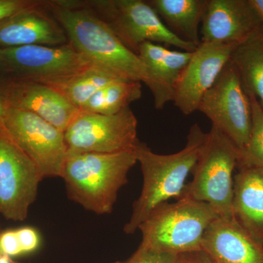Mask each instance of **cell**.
Masks as SVG:
<instances>
[{
	"label": "cell",
	"instance_id": "6da1fadb",
	"mask_svg": "<svg viewBox=\"0 0 263 263\" xmlns=\"http://www.w3.org/2000/svg\"><path fill=\"white\" fill-rule=\"evenodd\" d=\"M44 8L62 26L69 43L91 62L126 80L146 84L157 110L172 102V96L156 80L139 56L126 47L111 29L81 1H45Z\"/></svg>",
	"mask_w": 263,
	"mask_h": 263
},
{
	"label": "cell",
	"instance_id": "7a4b0ae2",
	"mask_svg": "<svg viewBox=\"0 0 263 263\" xmlns=\"http://www.w3.org/2000/svg\"><path fill=\"white\" fill-rule=\"evenodd\" d=\"M206 133L197 124L190 128L184 148L171 155L155 153L146 143L138 141L137 161L141 164L143 188L134 202L129 221L124 227L126 234L136 233L151 212L172 198L182 197L189 174L193 172Z\"/></svg>",
	"mask_w": 263,
	"mask_h": 263
},
{
	"label": "cell",
	"instance_id": "3957f363",
	"mask_svg": "<svg viewBox=\"0 0 263 263\" xmlns=\"http://www.w3.org/2000/svg\"><path fill=\"white\" fill-rule=\"evenodd\" d=\"M137 162L135 148L114 154L68 153L61 178L70 200L98 215L109 214Z\"/></svg>",
	"mask_w": 263,
	"mask_h": 263
},
{
	"label": "cell",
	"instance_id": "277c9868",
	"mask_svg": "<svg viewBox=\"0 0 263 263\" xmlns=\"http://www.w3.org/2000/svg\"><path fill=\"white\" fill-rule=\"evenodd\" d=\"M219 218L209 204L182 197L160 204L151 212L138 230L139 247L155 252L181 254L202 250L210 224Z\"/></svg>",
	"mask_w": 263,
	"mask_h": 263
},
{
	"label": "cell",
	"instance_id": "5b68a950",
	"mask_svg": "<svg viewBox=\"0 0 263 263\" xmlns=\"http://www.w3.org/2000/svg\"><path fill=\"white\" fill-rule=\"evenodd\" d=\"M238 162V148L212 127L199 152L193 179L186 184L182 197L209 204L220 219L234 220L233 175Z\"/></svg>",
	"mask_w": 263,
	"mask_h": 263
},
{
	"label": "cell",
	"instance_id": "8992f818",
	"mask_svg": "<svg viewBox=\"0 0 263 263\" xmlns=\"http://www.w3.org/2000/svg\"><path fill=\"white\" fill-rule=\"evenodd\" d=\"M81 3L94 12L123 44L137 55L140 46L146 42L170 45L190 52L198 47L174 35L147 1L93 0Z\"/></svg>",
	"mask_w": 263,
	"mask_h": 263
},
{
	"label": "cell",
	"instance_id": "52a82bcc",
	"mask_svg": "<svg viewBox=\"0 0 263 263\" xmlns=\"http://www.w3.org/2000/svg\"><path fill=\"white\" fill-rule=\"evenodd\" d=\"M138 121L129 107L114 115L79 110L64 133L68 153L114 154L134 149Z\"/></svg>",
	"mask_w": 263,
	"mask_h": 263
},
{
	"label": "cell",
	"instance_id": "ba28073f",
	"mask_svg": "<svg viewBox=\"0 0 263 263\" xmlns=\"http://www.w3.org/2000/svg\"><path fill=\"white\" fill-rule=\"evenodd\" d=\"M197 110L206 116L238 150L247 146L252 129L250 100L233 64L228 62L202 97Z\"/></svg>",
	"mask_w": 263,
	"mask_h": 263
},
{
	"label": "cell",
	"instance_id": "9c48e42d",
	"mask_svg": "<svg viewBox=\"0 0 263 263\" xmlns=\"http://www.w3.org/2000/svg\"><path fill=\"white\" fill-rule=\"evenodd\" d=\"M8 137L45 178H61L68 155L63 132L35 114L10 108L5 122Z\"/></svg>",
	"mask_w": 263,
	"mask_h": 263
},
{
	"label": "cell",
	"instance_id": "30bf717a",
	"mask_svg": "<svg viewBox=\"0 0 263 263\" xmlns=\"http://www.w3.org/2000/svg\"><path fill=\"white\" fill-rule=\"evenodd\" d=\"M43 179L28 156L0 133V216L10 221L25 220Z\"/></svg>",
	"mask_w": 263,
	"mask_h": 263
},
{
	"label": "cell",
	"instance_id": "8fae6325",
	"mask_svg": "<svg viewBox=\"0 0 263 263\" xmlns=\"http://www.w3.org/2000/svg\"><path fill=\"white\" fill-rule=\"evenodd\" d=\"M6 77L35 82L70 75L93 63L70 43L0 48Z\"/></svg>",
	"mask_w": 263,
	"mask_h": 263
},
{
	"label": "cell",
	"instance_id": "7c38bea8",
	"mask_svg": "<svg viewBox=\"0 0 263 263\" xmlns=\"http://www.w3.org/2000/svg\"><path fill=\"white\" fill-rule=\"evenodd\" d=\"M238 44L200 43L175 84L172 102L185 116L197 110L202 97L230 62Z\"/></svg>",
	"mask_w": 263,
	"mask_h": 263
},
{
	"label": "cell",
	"instance_id": "4fadbf2b",
	"mask_svg": "<svg viewBox=\"0 0 263 263\" xmlns=\"http://www.w3.org/2000/svg\"><path fill=\"white\" fill-rule=\"evenodd\" d=\"M250 0H208L201 43L239 44L262 27Z\"/></svg>",
	"mask_w": 263,
	"mask_h": 263
},
{
	"label": "cell",
	"instance_id": "5bb4252c",
	"mask_svg": "<svg viewBox=\"0 0 263 263\" xmlns=\"http://www.w3.org/2000/svg\"><path fill=\"white\" fill-rule=\"evenodd\" d=\"M10 108L30 112L65 133L79 109L47 85L5 77Z\"/></svg>",
	"mask_w": 263,
	"mask_h": 263
},
{
	"label": "cell",
	"instance_id": "9a60e30c",
	"mask_svg": "<svg viewBox=\"0 0 263 263\" xmlns=\"http://www.w3.org/2000/svg\"><path fill=\"white\" fill-rule=\"evenodd\" d=\"M44 3L20 12L0 24V48L61 46L69 43L62 26L46 12Z\"/></svg>",
	"mask_w": 263,
	"mask_h": 263
},
{
	"label": "cell",
	"instance_id": "2e32d148",
	"mask_svg": "<svg viewBox=\"0 0 263 263\" xmlns=\"http://www.w3.org/2000/svg\"><path fill=\"white\" fill-rule=\"evenodd\" d=\"M202 250L217 263H263V246L235 219L213 221L204 235Z\"/></svg>",
	"mask_w": 263,
	"mask_h": 263
},
{
	"label": "cell",
	"instance_id": "e0dca14e",
	"mask_svg": "<svg viewBox=\"0 0 263 263\" xmlns=\"http://www.w3.org/2000/svg\"><path fill=\"white\" fill-rule=\"evenodd\" d=\"M233 214L247 234L263 246V170L241 166L234 176Z\"/></svg>",
	"mask_w": 263,
	"mask_h": 263
},
{
	"label": "cell",
	"instance_id": "ac0fdd59",
	"mask_svg": "<svg viewBox=\"0 0 263 263\" xmlns=\"http://www.w3.org/2000/svg\"><path fill=\"white\" fill-rule=\"evenodd\" d=\"M165 27L185 42L198 46L208 0H148Z\"/></svg>",
	"mask_w": 263,
	"mask_h": 263
},
{
	"label": "cell",
	"instance_id": "d6986e66",
	"mask_svg": "<svg viewBox=\"0 0 263 263\" xmlns=\"http://www.w3.org/2000/svg\"><path fill=\"white\" fill-rule=\"evenodd\" d=\"M126 80L113 71L91 63L70 75L41 81L56 90L72 105L80 109L100 89L114 81ZM129 81V80H127Z\"/></svg>",
	"mask_w": 263,
	"mask_h": 263
},
{
	"label": "cell",
	"instance_id": "ffe728a7",
	"mask_svg": "<svg viewBox=\"0 0 263 263\" xmlns=\"http://www.w3.org/2000/svg\"><path fill=\"white\" fill-rule=\"evenodd\" d=\"M230 62L236 69L247 95L263 110V27L235 47Z\"/></svg>",
	"mask_w": 263,
	"mask_h": 263
},
{
	"label": "cell",
	"instance_id": "44dd1931",
	"mask_svg": "<svg viewBox=\"0 0 263 263\" xmlns=\"http://www.w3.org/2000/svg\"><path fill=\"white\" fill-rule=\"evenodd\" d=\"M138 55L156 80L173 98L175 84L190 62L193 52L171 51L162 45L146 42L140 46Z\"/></svg>",
	"mask_w": 263,
	"mask_h": 263
},
{
	"label": "cell",
	"instance_id": "7402d4cb",
	"mask_svg": "<svg viewBox=\"0 0 263 263\" xmlns=\"http://www.w3.org/2000/svg\"><path fill=\"white\" fill-rule=\"evenodd\" d=\"M142 96L141 82L117 81L97 91L79 110L87 113L114 115L129 107Z\"/></svg>",
	"mask_w": 263,
	"mask_h": 263
},
{
	"label": "cell",
	"instance_id": "603a6c76",
	"mask_svg": "<svg viewBox=\"0 0 263 263\" xmlns=\"http://www.w3.org/2000/svg\"><path fill=\"white\" fill-rule=\"evenodd\" d=\"M252 108V129L245 148L238 150V165L263 170V110L253 96L249 95Z\"/></svg>",
	"mask_w": 263,
	"mask_h": 263
},
{
	"label": "cell",
	"instance_id": "cb8c5ba5",
	"mask_svg": "<svg viewBox=\"0 0 263 263\" xmlns=\"http://www.w3.org/2000/svg\"><path fill=\"white\" fill-rule=\"evenodd\" d=\"M178 256L179 254L162 253L139 247L130 258L115 263H176Z\"/></svg>",
	"mask_w": 263,
	"mask_h": 263
},
{
	"label": "cell",
	"instance_id": "d4e9b609",
	"mask_svg": "<svg viewBox=\"0 0 263 263\" xmlns=\"http://www.w3.org/2000/svg\"><path fill=\"white\" fill-rule=\"evenodd\" d=\"M37 0H0V24L20 12L42 5Z\"/></svg>",
	"mask_w": 263,
	"mask_h": 263
},
{
	"label": "cell",
	"instance_id": "484cf974",
	"mask_svg": "<svg viewBox=\"0 0 263 263\" xmlns=\"http://www.w3.org/2000/svg\"><path fill=\"white\" fill-rule=\"evenodd\" d=\"M22 254L37 250L41 245V235L32 227H24L15 230Z\"/></svg>",
	"mask_w": 263,
	"mask_h": 263
},
{
	"label": "cell",
	"instance_id": "4316f807",
	"mask_svg": "<svg viewBox=\"0 0 263 263\" xmlns=\"http://www.w3.org/2000/svg\"><path fill=\"white\" fill-rule=\"evenodd\" d=\"M0 251L10 258L22 255V249L15 230H8L0 233Z\"/></svg>",
	"mask_w": 263,
	"mask_h": 263
},
{
	"label": "cell",
	"instance_id": "83f0119b",
	"mask_svg": "<svg viewBox=\"0 0 263 263\" xmlns=\"http://www.w3.org/2000/svg\"><path fill=\"white\" fill-rule=\"evenodd\" d=\"M4 81V76H0V133L8 136L5 129V122L8 110L11 108L5 94Z\"/></svg>",
	"mask_w": 263,
	"mask_h": 263
},
{
	"label": "cell",
	"instance_id": "f1b7e54d",
	"mask_svg": "<svg viewBox=\"0 0 263 263\" xmlns=\"http://www.w3.org/2000/svg\"><path fill=\"white\" fill-rule=\"evenodd\" d=\"M176 263H217L204 251L179 254Z\"/></svg>",
	"mask_w": 263,
	"mask_h": 263
},
{
	"label": "cell",
	"instance_id": "f546056e",
	"mask_svg": "<svg viewBox=\"0 0 263 263\" xmlns=\"http://www.w3.org/2000/svg\"><path fill=\"white\" fill-rule=\"evenodd\" d=\"M250 1L258 14L263 27V0H250Z\"/></svg>",
	"mask_w": 263,
	"mask_h": 263
},
{
	"label": "cell",
	"instance_id": "4dcf8cb0",
	"mask_svg": "<svg viewBox=\"0 0 263 263\" xmlns=\"http://www.w3.org/2000/svg\"><path fill=\"white\" fill-rule=\"evenodd\" d=\"M6 70H5L4 64H3V60L0 57V76H4L6 77Z\"/></svg>",
	"mask_w": 263,
	"mask_h": 263
},
{
	"label": "cell",
	"instance_id": "1f68e13d",
	"mask_svg": "<svg viewBox=\"0 0 263 263\" xmlns=\"http://www.w3.org/2000/svg\"><path fill=\"white\" fill-rule=\"evenodd\" d=\"M1 232H2V230H1V224H0V233H1ZM2 254H3V253H2L1 251H0V255H1Z\"/></svg>",
	"mask_w": 263,
	"mask_h": 263
},
{
	"label": "cell",
	"instance_id": "d6a6232c",
	"mask_svg": "<svg viewBox=\"0 0 263 263\" xmlns=\"http://www.w3.org/2000/svg\"><path fill=\"white\" fill-rule=\"evenodd\" d=\"M13 263H18V262H13Z\"/></svg>",
	"mask_w": 263,
	"mask_h": 263
}]
</instances>
